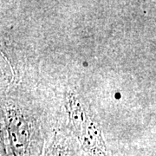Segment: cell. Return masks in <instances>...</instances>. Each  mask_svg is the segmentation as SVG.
Here are the masks:
<instances>
[{
  "instance_id": "277c9868",
  "label": "cell",
  "mask_w": 156,
  "mask_h": 156,
  "mask_svg": "<svg viewBox=\"0 0 156 156\" xmlns=\"http://www.w3.org/2000/svg\"><path fill=\"white\" fill-rule=\"evenodd\" d=\"M0 156H13L12 154H11V149L9 147L5 131H4V134H3V131L1 133V151H0Z\"/></svg>"
},
{
  "instance_id": "7a4b0ae2",
  "label": "cell",
  "mask_w": 156,
  "mask_h": 156,
  "mask_svg": "<svg viewBox=\"0 0 156 156\" xmlns=\"http://www.w3.org/2000/svg\"><path fill=\"white\" fill-rule=\"evenodd\" d=\"M66 111L75 138L86 156H112L103 139L101 126L87 101L69 91L65 96Z\"/></svg>"
},
{
  "instance_id": "3957f363",
  "label": "cell",
  "mask_w": 156,
  "mask_h": 156,
  "mask_svg": "<svg viewBox=\"0 0 156 156\" xmlns=\"http://www.w3.org/2000/svg\"><path fill=\"white\" fill-rule=\"evenodd\" d=\"M68 133L56 131L50 142L45 147L44 156H86L76 142Z\"/></svg>"
},
{
  "instance_id": "6da1fadb",
  "label": "cell",
  "mask_w": 156,
  "mask_h": 156,
  "mask_svg": "<svg viewBox=\"0 0 156 156\" xmlns=\"http://www.w3.org/2000/svg\"><path fill=\"white\" fill-rule=\"evenodd\" d=\"M2 114L13 156H44L45 136L38 109L17 95H2Z\"/></svg>"
}]
</instances>
